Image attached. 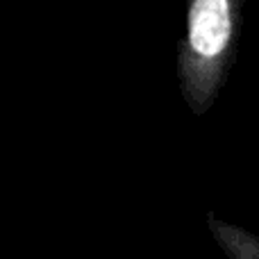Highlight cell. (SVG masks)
Segmentation results:
<instances>
[{
  "label": "cell",
  "mask_w": 259,
  "mask_h": 259,
  "mask_svg": "<svg viewBox=\"0 0 259 259\" xmlns=\"http://www.w3.org/2000/svg\"><path fill=\"white\" fill-rule=\"evenodd\" d=\"M243 0H187L180 77L196 109L209 105L234 59Z\"/></svg>",
  "instance_id": "1"
}]
</instances>
